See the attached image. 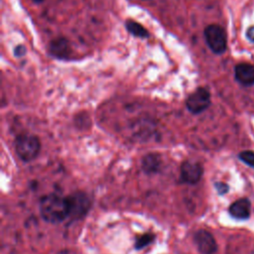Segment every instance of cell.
Here are the masks:
<instances>
[{
	"label": "cell",
	"instance_id": "14",
	"mask_svg": "<svg viewBox=\"0 0 254 254\" xmlns=\"http://www.w3.org/2000/svg\"><path fill=\"white\" fill-rule=\"evenodd\" d=\"M238 158L245 165L254 169V151H250V150L242 151L238 154Z\"/></svg>",
	"mask_w": 254,
	"mask_h": 254
},
{
	"label": "cell",
	"instance_id": "8",
	"mask_svg": "<svg viewBox=\"0 0 254 254\" xmlns=\"http://www.w3.org/2000/svg\"><path fill=\"white\" fill-rule=\"evenodd\" d=\"M234 77L243 86L254 85V64L240 63L234 67Z\"/></svg>",
	"mask_w": 254,
	"mask_h": 254
},
{
	"label": "cell",
	"instance_id": "3",
	"mask_svg": "<svg viewBox=\"0 0 254 254\" xmlns=\"http://www.w3.org/2000/svg\"><path fill=\"white\" fill-rule=\"evenodd\" d=\"M206 45L216 55L223 54L227 49V37L225 30L216 24L208 25L203 31Z\"/></svg>",
	"mask_w": 254,
	"mask_h": 254
},
{
	"label": "cell",
	"instance_id": "15",
	"mask_svg": "<svg viewBox=\"0 0 254 254\" xmlns=\"http://www.w3.org/2000/svg\"><path fill=\"white\" fill-rule=\"evenodd\" d=\"M215 189H216V190L219 194H224L228 191L229 187H228L227 184L219 182V183H215Z\"/></svg>",
	"mask_w": 254,
	"mask_h": 254
},
{
	"label": "cell",
	"instance_id": "11",
	"mask_svg": "<svg viewBox=\"0 0 254 254\" xmlns=\"http://www.w3.org/2000/svg\"><path fill=\"white\" fill-rule=\"evenodd\" d=\"M161 167V159L157 154H148L142 160V169L147 174H154Z\"/></svg>",
	"mask_w": 254,
	"mask_h": 254
},
{
	"label": "cell",
	"instance_id": "6",
	"mask_svg": "<svg viewBox=\"0 0 254 254\" xmlns=\"http://www.w3.org/2000/svg\"><path fill=\"white\" fill-rule=\"evenodd\" d=\"M203 174L202 166L193 161H185L181 166L180 179L183 183L188 185H195L197 184Z\"/></svg>",
	"mask_w": 254,
	"mask_h": 254
},
{
	"label": "cell",
	"instance_id": "7",
	"mask_svg": "<svg viewBox=\"0 0 254 254\" xmlns=\"http://www.w3.org/2000/svg\"><path fill=\"white\" fill-rule=\"evenodd\" d=\"M193 242L200 254H215L217 251V243L207 230H197L193 235Z\"/></svg>",
	"mask_w": 254,
	"mask_h": 254
},
{
	"label": "cell",
	"instance_id": "5",
	"mask_svg": "<svg viewBox=\"0 0 254 254\" xmlns=\"http://www.w3.org/2000/svg\"><path fill=\"white\" fill-rule=\"evenodd\" d=\"M211 103L210 93L205 87L196 88L187 98L186 105L189 111L192 114H199L206 110Z\"/></svg>",
	"mask_w": 254,
	"mask_h": 254
},
{
	"label": "cell",
	"instance_id": "1",
	"mask_svg": "<svg viewBox=\"0 0 254 254\" xmlns=\"http://www.w3.org/2000/svg\"><path fill=\"white\" fill-rule=\"evenodd\" d=\"M40 213L44 220L50 223H60L68 217L66 197L56 193L45 195L40 201Z\"/></svg>",
	"mask_w": 254,
	"mask_h": 254
},
{
	"label": "cell",
	"instance_id": "17",
	"mask_svg": "<svg viewBox=\"0 0 254 254\" xmlns=\"http://www.w3.org/2000/svg\"><path fill=\"white\" fill-rule=\"evenodd\" d=\"M25 54V48L24 46H17L15 48V56L22 57Z\"/></svg>",
	"mask_w": 254,
	"mask_h": 254
},
{
	"label": "cell",
	"instance_id": "2",
	"mask_svg": "<svg viewBox=\"0 0 254 254\" xmlns=\"http://www.w3.org/2000/svg\"><path fill=\"white\" fill-rule=\"evenodd\" d=\"M41 150L39 138L32 134H20L15 139V151L17 156L24 162L35 160Z\"/></svg>",
	"mask_w": 254,
	"mask_h": 254
},
{
	"label": "cell",
	"instance_id": "10",
	"mask_svg": "<svg viewBox=\"0 0 254 254\" xmlns=\"http://www.w3.org/2000/svg\"><path fill=\"white\" fill-rule=\"evenodd\" d=\"M228 211L230 215L236 219H248L251 213V202L247 197L238 198L230 204Z\"/></svg>",
	"mask_w": 254,
	"mask_h": 254
},
{
	"label": "cell",
	"instance_id": "9",
	"mask_svg": "<svg viewBox=\"0 0 254 254\" xmlns=\"http://www.w3.org/2000/svg\"><path fill=\"white\" fill-rule=\"evenodd\" d=\"M50 54L60 60H65L70 57L71 48L67 39L59 37L54 39L49 45Z\"/></svg>",
	"mask_w": 254,
	"mask_h": 254
},
{
	"label": "cell",
	"instance_id": "16",
	"mask_svg": "<svg viewBox=\"0 0 254 254\" xmlns=\"http://www.w3.org/2000/svg\"><path fill=\"white\" fill-rule=\"evenodd\" d=\"M246 38L251 42L254 43V26H251L246 31Z\"/></svg>",
	"mask_w": 254,
	"mask_h": 254
},
{
	"label": "cell",
	"instance_id": "12",
	"mask_svg": "<svg viewBox=\"0 0 254 254\" xmlns=\"http://www.w3.org/2000/svg\"><path fill=\"white\" fill-rule=\"evenodd\" d=\"M125 26H126L127 31L130 34H132L133 36L138 37V38H142V39L149 38V32L142 25H140L139 23H137L135 21H132V20H128L125 23Z\"/></svg>",
	"mask_w": 254,
	"mask_h": 254
},
{
	"label": "cell",
	"instance_id": "4",
	"mask_svg": "<svg viewBox=\"0 0 254 254\" xmlns=\"http://www.w3.org/2000/svg\"><path fill=\"white\" fill-rule=\"evenodd\" d=\"M68 205V217L73 220L85 216L90 208L91 202L88 195L83 191H75L66 196Z\"/></svg>",
	"mask_w": 254,
	"mask_h": 254
},
{
	"label": "cell",
	"instance_id": "13",
	"mask_svg": "<svg viewBox=\"0 0 254 254\" xmlns=\"http://www.w3.org/2000/svg\"><path fill=\"white\" fill-rule=\"evenodd\" d=\"M154 238H155V235L152 233H145V234L137 237L136 241H135V248L141 249V248L147 246L154 240Z\"/></svg>",
	"mask_w": 254,
	"mask_h": 254
},
{
	"label": "cell",
	"instance_id": "18",
	"mask_svg": "<svg viewBox=\"0 0 254 254\" xmlns=\"http://www.w3.org/2000/svg\"><path fill=\"white\" fill-rule=\"evenodd\" d=\"M32 1H33V2H35V3H38V4H39V3H42L44 0H32Z\"/></svg>",
	"mask_w": 254,
	"mask_h": 254
}]
</instances>
